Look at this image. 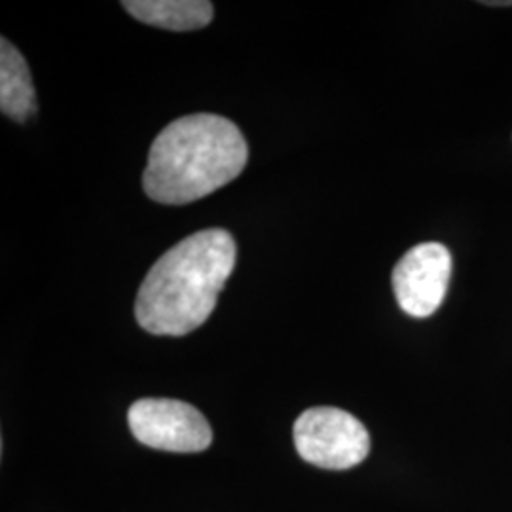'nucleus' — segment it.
I'll list each match as a JSON object with an SVG mask.
<instances>
[{
  "label": "nucleus",
  "mask_w": 512,
  "mask_h": 512,
  "mask_svg": "<svg viewBox=\"0 0 512 512\" xmlns=\"http://www.w3.org/2000/svg\"><path fill=\"white\" fill-rule=\"evenodd\" d=\"M122 6L133 18L167 31H196L213 19L207 0H126Z\"/></svg>",
  "instance_id": "7"
},
{
  "label": "nucleus",
  "mask_w": 512,
  "mask_h": 512,
  "mask_svg": "<svg viewBox=\"0 0 512 512\" xmlns=\"http://www.w3.org/2000/svg\"><path fill=\"white\" fill-rule=\"evenodd\" d=\"M452 255L437 241L412 247L393 270V291L401 310L412 317H429L448 293Z\"/></svg>",
  "instance_id": "5"
},
{
  "label": "nucleus",
  "mask_w": 512,
  "mask_h": 512,
  "mask_svg": "<svg viewBox=\"0 0 512 512\" xmlns=\"http://www.w3.org/2000/svg\"><path fill=\"white\" fill-rule=\"evenodd\" d=\"M236 241L220 228L202 230L171 247L143 279L135 317L156 336H184L202 327L236 268Z\"/></svg>",
  "instance_id": "1"
},
{
  "label": "nucleus",
  "mask_w": 512,
  "mask_h": 512,
  "mask_svg": "<svg viewBox=\"0 0 512 512\" xmlns=\"http://www.w3.org/2000/svg\"><path fill=\"white\" fill-rule=\"evenodd\" d=\"M0 110L18 124L37 114V93L29 65L8 38L0 40Z\"/></svg>",
  "instance_id": "6"
},
{
  "label": "nucleus",
  "mask_w": 512,
  "mask_h": 512,
  "mask_svg": "<svg viewBox=\"0 0 512 512\" xmlns=\"http://www.w3.org/2000/svg\"><path fill=\"white\" fill-rule=\"evenodd\" d=\"M247 160V141L232 120L188 114L154 139L143 188L150 200L164 205L198 202L238 179Z\"/></svg>",
  "instance_id": "2"
},
{
  "label": "nucleus",
  "mask_w": 512,
  "mask_h": 512,
  "mask_svg": "<svg viewBox=\"0 0 512 512\" xmlns=\"http://www.w3.org/2000/svg\"><path fill=\"white\" fill-rule=\"evenodd\" d=\"M484 4H490V6H512V0H503V2L494 0V2H484Z\"/></svg>",
  "instance_id": "8"
},
{
  "label": "nucleus",
  "mask_w": 512,
  "mask_h": 512,
  "mask_svg": "<svg viewBox=\"0 0 512 512\" xmlns=\"http://www.w3.org/2000/svg\"><path fill=\"white\" fill-rule=\"evenodd\" d=\"M300 458L315 467L344 471L365 461L370 435L365 425L342 408L315 406L302 412L293 429Z\"/></svg>",
  "instance_id": "3"
},
{
  "label": "nucleus",
  "mask_w": 512,
  "mask_h": 512,
  "mask_svg": "<svg viewBox=\"0 0 512 512\" xmlns=\"http://www.w3.org/2000/svg\"><path fill=\"white\" fill-rule=\"evenodd\" d=\"M128 423L133 437L154 450L194 454L213 442V431L202 412L175 399H141L131 404Z\"/></svg>",
  "instance_id": "4"
}]
</instances>
